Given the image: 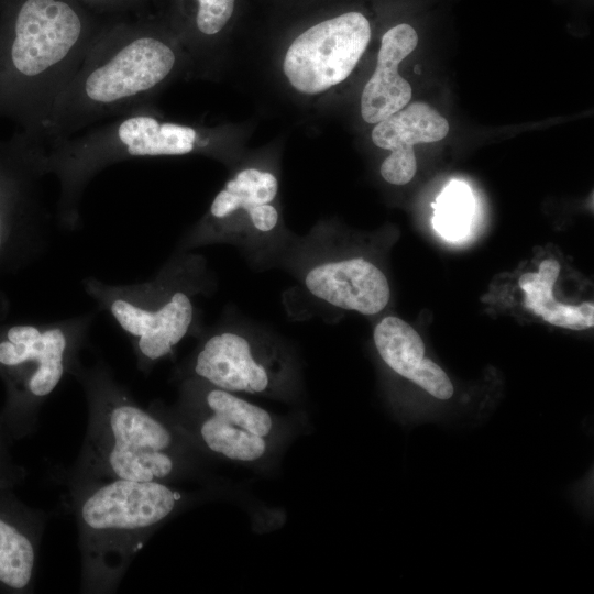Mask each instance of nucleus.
Here are the masks:
<instances>
[{"label": "nucleus", "mask_w": 594, "mask_h": 594, "mask_svg": "<svg viewBox=\"0 0 594 594\" xmlns=\"http://www.w3.org/2000/svg\"><path fill=\"white\" fill-rule=\"evenodd\" d=\"M370 38V22L360 12L322 21L290 44L284 59V73L300 92L326 91L349 77Z\"/></svg>", "instance_id": "obj_7"}, {"label": "nucleus", "mask_w": 594, "mask_h": 594, "mask_svg": "<svg viewBox=\"0 0 594 594\" xmlns=\"http://www.w3.org/2000/svg\"><path fill=\"white\" fill-rule=\"evenodd\" d=\"M177 64L175 47L148 28L103 30L56 97L42 138L70 136L147 105Z\"/></svg>", "instance_id": "obj_1"}, {"label": "nucleus", "mask_w": 594, "mask_h": 594, "mask_svg": "<svg viewBox=\"0 0 594 594\" xmlns=\"http://www.w3.org/2000/svg\"><path fill=\"white\" fill-rule=\"evenodd\" d=\"M7 440L0 426V485L14 487L23 481L25 471L13 462L7 448Z\"/></svg>", "instance_id": "obj_20"}, {"label": "nucleus", "mask_w": 594, "mask_h": 594, "mask_svg": "<svg viewBox=\"0 0 594 594\" xmlns=\"http://www.w3.org/2000/svg\"><path fill=\"white\" fill-rule=\"evenodd\" d=\"M91 1H94V0H91Z\"/></svg>", "instance_id": "obj_22"}, {"label": "nucleus", "mask_w": 594, "mask_h": 594, "mask_svg": "<svg viewBox=\"0 0 594 594\" xmlns=\"http://www.w3.org/2000/svg\"><path fill=\"white\" fill-rule=\"evenodd\" d=\"M560 264L552 258L540 263L538 272L525 273L519 286L525 292V307L550 324L571 330H585L594 326V304L565 305L556 300L553 286Z\"/></svg>", "instance_id": "obj_15"}, {"label": "nucleus", "mask_w": 594, "mask_h": 594, "mask_svg": "<svg viewBox=\"0 0 594 594\" xmlns=\"http://www.w3.org/2000/svg\"><path fill=\"white\" fill-rule=\"evenodd\" d=\"M196 377L227 392L257 394L270 385V374L249 340L234 332L215 333L205 340L193 366Z\"/></svg>", "instance_id": "obj_11"}, {"label": "nucleus", "mask_w": 594, "mask_h": 594, "mask_svg": "<svg viewBox=\"0 0 594 594\" xmlns=\"http://www.w3.org/2000/svg\"><path fill=\"white\" fill-rule=\"evenodd\" d=\"M46 515L31 509L0 485V592L33 590L37 554Z\"/></svg>", "instance_id": "obj_8"}, {"label": "nucleus", "mask_w": 594, "mask_h": 594, "mask_svg": "<svg viewBox=\"0 0 594 594\" xmlns=\"http://www.w3.org/2000/svg\"><path fill=\"white\" fill-rule=\"evenodd\" d=\"M3 244H4V228H3V220L0 215V252L3 248Z\"/></svg>", "instance_id": "obj_21"}, {"label": "nucleus", "mask_w": 594, "mask_h": 594, "mask_svg": "<svg viewBox=\"0 0 594 594\" xmlns=\"http://www.w3.org/2000/svg\"><path fill=\"white\" fill-rule=\"evenodd\" d=\"M196 2L195 25L197 32L205 36L218 34L233 13L234 0H196Z\"/></svg>", "instance_id": "obj_19"}, {"label": "nucleus", "mask_w": 594, "mask_h": 594, "mask_svg": "<svg viewBox=\"0 0 594 594\" xmlns=\"http://www.w3.org/2000/svg\"><path fill=\"white\" fill-rule=\"evenodd\" d=\"M91 314L43 324L10 327L0 340V373L8 398L0 426L8 440L31 435L42 405L80 363Z\"/></svg>", "instance_id": "obj_5"}, {"label": "nucleus", "mask_w": 594, "mask_h": 594, "mask_svg": "<svg viewBox=\"0 0 594 594\" xmlns=\"http://www.w3.org/2000/svg\"><path fill=\"white\" fill-rule=\"evenodd\" d=\"M448 131V121L425 102H414L377 122L372 141L392 152L381 165L382 177L394 185L409 183L417 170L413 146L440 141Z\"/></svg>", "instance_id": "obj_10"}, {"label": "nucleus", "mask_w": 594, "mask_h": 594, "mask_svg": "<svg viewBox=\"0 0 594 594\" xmlns=\"http://www.w3.org/2000/svg\"><path fill=\"white\" fill-rule=\"evenodd\" d=\"M102 31L70 0L20 2L0 47V80L33 142L40 143L56 97Z\"/></svg>", "instance_id": "obj_3"}, {"label": "nucleus", "mask_w": 594, "mask_h": 594, "mask_svg": "<svg viewBox=\"0 0 594 594\" xmlns=\"http://www.w3.org/2000/svg\"><path fill=\"white\" fill-rule=\"evenodd\" d=\"M81 553V592H114L154 529L183 495L164 482H69Z\"/></svg>", "instance_id": "obj_4"}, {"label": "nucleus", "mask_w": 594, "mask_h": 594, "mask_svg": "<svg viewBox=\"0 0 594 594\" xmlns=\"http://www.w3.org/2000/svg\"><path fill=\"white\" fill-rule=\"evenodd\" d=\"M373 337L378 354L394 372L438 399L452 397L451 381L439 365L425 358L424 341L409 323L385 317L376 324Z\"/></svg>", "instance_id": "obj_13"}, {"label": "nucleus", "mask_w": 594, "mask_h": 594, "mask_svg": "<svg viewBox=\"0 0 594 594\" xmlns=\"http://www.w3.org/2000/svg\"><path fill=\"white\" fill-rule=\"evenodd\" d=\"M432 207V224L439 234L450 241L465 237L472 219L473 199L464 183L451 182Z\"/></svg>", "instance_id": "obj_18"}, {"label": "nucleus", "mask_w": 594, "mask_h": 594, "mask_svg": "<svg viewBox=\"0 0 594 594\" xmlns=\"http://www.w3.org/2000/svg\"><path fill=\"white\" fill-rule=\"evenodd\" d=\"M305 285L318 299L363 315L378 314L391 297L384 273L362 257L317 264L306 274Z\"/></svg>", "instance_id": "obj_9"}, {"label": "nucleus", "mask_w": 594, "mask_h": 594, "mask_svg": "<svg viewBox=\"0 0 594 594\" xmlns=\"http://www.w3.org/2000/svg\"><path fill=\"white\" fill-rule=\"evenodd\" d=\"M277 190L278 182L272 173L245 168L217 194L210 206V216L213 219H224L243 209L258 231L268 232L278 222V211L271 204Z\"/></svg>", "instance_id": "obj_14"}, {"label": "nucleus", "mask_w": 594, "mask_h": 594, "mask_svg": "<svg viewBox=\"0 0 594 594\" xmlns=\"http://www.w3.org/2000/svg\"><path fill=\"white\" fill-rule=\"evenodd\" d=\"M417 43V32L406 23L389 29L383 35L375 72L361 97V113L367 123L386 119L410 101L411 87L398 74V66Z\"/></svg>", "instance_id": "obj_12"}, {"label": "nucleus", "mask_w": 594, "mask_h": 594, "mask_svg": "<svg viewBox=\"0 0 594 594\" xmlns=\"http://www.w3.org/2000/svg\"><path fill=\"white\" fill-rule=\"evenodd\" d=\"M208 386L209 388L202 394L195 393L206 409L260 437L270 433L273 424L265 409L233 395L231 392Z\"/></svg>", "instance_id": "obj_17"}, {"label": "nucleus", "mask_w": 594, "mask_h": 594, "mask_svg": "<svg viewBox=\"0 0 594 594\" xmlns=\"http://www.w3.org/2000/svg\"><path fill=\"white\" fill-rule=\"evenodd\" d=\"M196 433L211 452L224 458L250 462L260 459L266 449L264 437L242 429L204 407L196 418Z\"/></svg>", "instance_id": "obj_16"}, {"label": "nucleus", "mask_w": 594, "mask_h": 594, "mask_svg": "<svg viewBox=\"0 0 594 594\" xmlns=\"http://www.w3.org/2000/svg\"><path fill=\"white\" fill-rule=\"evenodd\" d=\"M70 375L85 392L88 428L69 482H164L175 474L178 440L174 429L140 406L103 361L92 366L79 363Z\"/></svg>", "instance_id": "obj_2"}, {"label": "nucleus", "mask_w": 594, "mask_h": 594, "mask_svg": "<svg viewBox=\"0 0 594 594\" xmlns=\"http://www.w3.org/2000/svg\"><path fill=\"white\" fill-rule=\"evenodd\" d=\"M174 273L166 267L153 278L129 284L82 279L87 295L128 337L144 373L169 355L194 323L193 294Z\"/></svg>", "instance_id": "obj_6"}]
</instances>
